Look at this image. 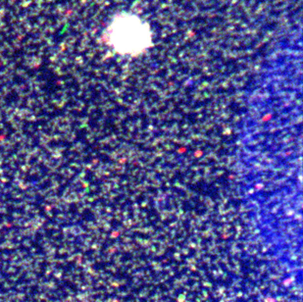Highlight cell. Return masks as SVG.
<instances>
[{
	"label": "cell",
	"instance_id": "obj_1",
	"mask_svg": "<svg viewBox=\"0 0 303 302\" xmlns=\"http://www.w3.org/2000/svg\"><path fill=\"white\" fill-rule=\"evenodd\" d=\"M105 43L122 56L138 57L153 46L149 23L137 14L122 11L115 14L104 32Z\"/></svg>",
	"mask_w": 303,
	"mask_h": 302
}]
</instances>
